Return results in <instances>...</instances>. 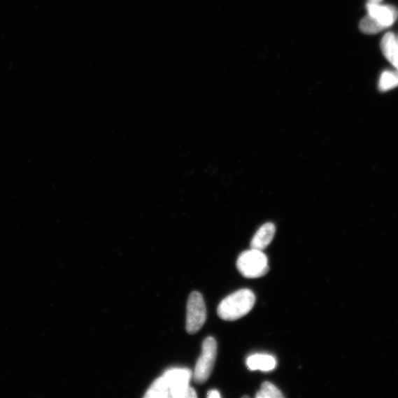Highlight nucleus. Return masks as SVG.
I'll use <instances>...</instances> for the list:
<instances>
[{
    "instance_id": "f257e3e1",
    "label": "nucleus",
    "mask_w": 398,
    "mask_h": 398,
    "mask_svg": "<svg viewBox=\"0 0 398 398\" xmlns=\"http://www.w3.org/2000/svg\"><path fill=\"white\" fill-rule=\"evenodd\" d=\"M255 295L250 290H241L225 298L218 307L219 318L235 321L248 314L255 304Z\"/></svg>"
},
{
    "instance_id": "f03ea898",
    "label": "nucleus",
    "mask_w": 398,
    "mask_h": 398,
    "mask_svg": "<svg viewBox=\"0 0 398 398\" xmlns=\"http://www.w3.org/2000/svg\"><path fill=\"white\" fill-rule=\"evenodd\" d=\"M237 268L246 278H262L269 271L267 256L262 250L251 248L240 255Z\"/></svg>"
},
{
    "instance_id": "7ed1b4c3",
    "label": "nucleus",
    "mask_w": 398,
    "mask_h": 398,
    "mask_svg": "<svg viewBox=\"0 0 398 398\" xmlns=\"http://www.w3.org/2000/svg\"><path fill=\"white\" fill-rule=\"evenodd\" d=\"M192 376L193 374L191 370L185 368L170 369L164 374L163 376L166 378L169 384L171 397H197L195 390L189 386Z\"/></svg>"
},
{
    "instance_id": "20e7f679",
    "label": "nucleus",
    "mask_w": 398,
    "mask_h": 398,
    "mask_svg": "<svg viewBox=\"0 0 398 398\" xmlns=\"http://www.w3.org/2000/svg\"><path fill=\"white\" fill-rule=\"evenodd\" d=\"M217 355V342L213 337L204 339L202 351L197 361L194 378L197 383L207 381L213 371Z\"/></svg>"
},
{
    "instance_id": "39448f33",
    "label": "nucleus",
    "mask_w": 398,
    "mask_h": 398,
    "mask_svg": "<svg viewBox=\"0 0 398 398\" xmlns=\"http://www.w3.org/2000/svg\"><path fill=\"white\" fill-rule=\"evenodd\" d=\"M207 320V309L202 295L198 292H192L187 305L186 330L189 334L200 331Z\"/></svg>"
},
{
    "instance_id": "423d86ee",
    "label": "nucleus",
    "mask_w": 398,
    "mask_h": 398,
    "mask_svg": "<svg viewBox=\"0 0 398 398\" xmlns=\"http://www.w3.org/2000/svg\"><path fill=\"white\" fill-rule=\"evenodd\" d=\"M367 8L368 15L378 20L386 29L392 25L398 17V10L393 6L368 3Z\"/></svg>"
},
{
    "instance_id": "0eeeda50",
    "label": "nucleus",
    "mask_w": 398,
    "mask_h": 398,
    "mask_svg": "<svg viewBox=\"0 0 398 398\" xmlns=\"http://www.w3.org/2000/svg\"><path fill=\"white\" fill-rule=\"evenodd\" d=\"M276 228L272 223H266L257 231L251 241V248L264 250L276 235Z\"/></svg>"
},
{
    "instance_id": "6e6552de",
    "label": "nucleus",
    "mask_w": 398,
    "mask_h": 398,
    "mask_svg": "<svg viewBox=\"0 0 398 398\" xmlns=\"http://www.w3.org/2000/svg\"><path fill=\"white\" fill-rule=\"evenodd\" d=\"M246 365L252 371L260 370V371L270 372L277 367V361L271 355L257 353L247 358Z\"/></svg>"
},
{
    "instance_id": "1a4fd4ad",
    "label": "nucleus",
    "mask_w": 398,
    "mask_h": 398,
    "mask_svg": "<svg viewBox=\"0 0 398 398\" xmlns=\"http://www.w3.org/2000/svg\"><path fill=\"white\" fill-rule=\"evenodd\" d=\"M381 50L388 60L398 70V42L392 33H388L381 40Z\"/></svg>"
},
{
    "instance_id": "9d476101",
    "label": "nucleus",
    "mask_w": 398,
    "mask_h": 398,
    "mask_svg": "<svg viewBox=\"0 0 398 398\" xmlns=\"http://www.w3.org/2000/svg\"><path fill=\"white\" fill-rule=\"evenodd\" d=\"M144 397L148 398L171 397V390L166 378L164 376L157 378L148 390Z\"/></svg>"
},
{
    "instance_id": "9b49d317",
    "label": "nucleus",
    "mask_w": 398,
    "mask_h": 398,
    "mask_svg": "<svg viewBox=\"0 0 398 398\" xmlns=\"http://www.w3.org/2000/svg\"><path fill=\"white\" fill-rule=\"evenodd\" d=\"M360 29L366 34H376L385 30L386 27L368 15L360 22Z\"/></svg>"
},
{
    "instance_id": "f8f14e48",
    "label": "nucleus",
    "mask_w": 398,
    "mask_h": 398,
    "mask_svg": "<svg viewBox=\"0 0 398 398\" xmlns=\"http://www.w3.org/2000/svg\"><path fill=\"white\" fill-rule=\"evenodd\" d=\"M398 87V70L383 72L380 78L378 88L381 92H387Z\"/></svg>"
},
{
    "instance_id": "ddd939ff",
    "label": "nucleus",
    "mask_w": 398,
    "mask_h": 398,
    "mask_svg": "<svg viewBox=\"0 0 398 398\" xmlns=\"http://www.w3.org/2000/svg\"><path fill=\"white\" fill-rule=\"evenodd\" d=\"M257 398H282V392L273 383L266 381L256 395Z\"/></svg>"
},
{
    "instance_id": "4468645a",
    "label": "nucleus",
    "mask_w": 398,
    "mask_h": 398,
    "mask_svg": "<svg viewBox=\"0 0 398 398\" xmlns=\"http://www.w3.org/2000/svg\"><path fill=\"white\" fill-rule=\"evenodd\" d=\"M207 397L210 398H220L221 395L217 390H211L208 392Z\"/></svg>"
},
{
    "instance_id": "2eb2a0df",
    "label": "nucleus",
    "mask_w": 398,
    "mask_h": 398,
    "mask_svg": "<svg viewBox=\"0 0 398 398\" xmlns=\"http://www.w3.org/2000/svg\"><path fill=\"white\" fill-rule=\"evenodd\" d=\"M369 3H380L383 1V0H368Z\"/></svg>"
},
{
    "instance_id": "dca6fc26",
    "label": "nucleus",
    "mask_w": 398,
    "mask_h": 398,
    "mask_svg": "<svg viewBox=\"0 0 398 398\" xmlns=\"http://www.w3.org/2000/svg\"><path fill=\"white\" fill-rule=\"evenodd\" d=\"M397 42H398V38H397Z\"/></svg>"
}]
</instances>
